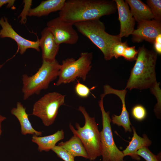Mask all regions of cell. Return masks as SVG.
Instances as JSON below:
<instances>
[{
  "label": "cell",
  "mask_w": 161,
  "mask_h": 161,
  "mask_svg": "<svg viewBox=\"0 0 161 161\" xmlns=\"http://www.w3.org/2000/svg\"><path fill=\"white\" fill-rule=\"evenodd\" d=\"M137 154L143 158L146 161H161V152L157 155L153 154L147 147H144L139 149Z\"/></svg>",
  "instance_id": "obj_21"
},
{
  "label": "cell",
  "mask_w": 161,
  "mask_h": 161,
  "mask_svg": "<svg viewBox=\"0 0 161 161\" xmlns=\"http://www.w3.org/2000/svg\"><path fill=\"white\" fill-rule=\"evenodd\" d=\"M104 95L109 94H114L117 96L121 101L122 109L121 113L119 116L114 114L112 116L111 122L113 124H116L118 126H122L125 132L131 133L132 130L131 127L128 112L126 109L125 98L127 93L126 89L119 90L114 89L108 85L104 86Z\"/></svg>",
  "instance_id": "obj_12"
},
{
  "label": "cell",
  "mask_w": 161,
  "mask_h": 161,
  "mask_svg": "<svg viewBox=\"0 0 161 161\" xmlns=\"http://www.w3.org/2000/svg\"><path fill=\"white\" fill-rule=\"evenodd\" d=\"M10 112L18 120L21 126V133L22 134H31L37 136L42 135V132L36 130L32 127L29 120L28 114L26 113V108L21 102H18L16 107L13 108Z\"/></svg>",
  "instance_id": "obj_15"
},
{
  "label": "cell",
  "mask_w": 161,
  "mask_h": 161,
  "mask_svg": "<svg viewBox=\"0 0 161 161\" xmlns=\"http://www.w3.org/2000/svg\"><path fill=\"white\" fill-rule=\"evenodd\" d=\"M74 25L80 33L99 48L105 60L107 61L112 58L111 55L112 46L117 42L122 41L119 35H113L107 32L104 24L100 19L77 22Z\"/></svg>",
  "instance_id": "obj_3"
},
{
  "label": "cell",
  "mask_w": 161,
  "mask_h": 161,
  "mask_svg": "<svg viewBox=\"0 0 161 161\" xmlns=\"http://www.w3.org/2000/svg\"><path fill=\"white\" fill-rule=\"evenodd\" d=\"M104 97L101 94L98 102L102 116L103 128L100 134L102 161H124L125 156L123 151L116 146L113 139L110 112H106L104 107L103 100Z\"/></svg>",
  "instance_id": "obj_7"
},
{
  "label": "cell",
  "mask_w": 161,
  "mask_h": 161,
  "mask_svg": "<svg viewBox=\"0 0 161 161\" xmlns=\"http://www.w3.org/2000/svg\"><path fill=\"white\" fill-rule=\"evenodd\" d=\"M93 58L92 52H82L77 60L73 58H67L62 61L61 64L58 79L55 85L73 82L80 78L84 81L92 68Z\"/></svg>",
  "instance_id": "obj_6"
},
{
  "label": "cell",
  "mask_w": 161,
  "mask_h": 161,
  "mask_svg": "<svg viewBox=\"0 0 161 161\" xmlns=\"http://www.w3.org/2000/svg\"><path fill=\"white\" fill-rule=\"evenodd\" d=\"M78 110L83 114L85 119L84 126L81 127L78 123L75 124L76 130L71 124L70 129L73 134L81 140L90 161L95 160L101 156V145L100 134L94 117H91L84 107L79 106Z\"/></svg>",
  "instance_id": "obj_5"
},
{
  "label": "cell",
  "mask_w": 161,
  "mask_h": 161,
  "mask_svg": "<svg viewBox=\"0 0 161 161\" xmlns=\"http://www.w3.org/2000/svg\"><path fill=\"white\" fill-rule=\"evenodd\" d=\"M41 35L39 39V46L41 49L43 60L54 61L59 49V45L56 43L53 34L47 27L42 30Z\"/></svg>",
  "instance_id": "obj_14"
},
{
  "label": "cell",
  "mask_w": 161,
  "mask_h": 161,
  "mask_svg": "<svg viewBox=\"0 0 161 161\" xmlns=\"http://www.w3.org/2000/svg\"><path fill=\"white\" fill-rule=\"evenodd\" d=\"M1 127H0V136L1 135V133H2V130L1 129Z\"/></svg>",
  "instance_id": "obj_32"
},
{
  "label": "cell",
  "mask_w": 161,
  "mask_h": 161,
  "mask_svg": "<svg viewBox=\"0 0 161 161\" xmlns=\"http://www.w3.org/2000/svg\"><path fill=\"white\" fill-rule=\"evenodd\" d=\"M75 86V90L76 95L80 97L85 98L89 96L91 93V90L94 89L95 87L89 88L86 85L80 83L77 80Z\"/></svg>",
  "instance_id": "obj_24"
},
{
  "label": "cell",
  "mask_w": 161,
  "mask_h": 161,
  "mask_svg": "<svg viewBox=\"0 0 161 161\" xmlns=\"http://www.w3.org/2000/svg\"><path fill=\"white\" fill-rule=\"evenodd\" d=\"M24 3V8L21 13L19 16V17H21L20 23L21 24H24L27 21V16H28V14L29 11L31 8L32 1V0H24L23 1Z\"/></svg>",
  "instance_id": "obj_27"
},
{
  "label": "cell",
  "mask_w": 161,
  "mask_h": 161,
  "mask_svg": "<svg viewBox=\"0 0 161 161\" xmlns=\"http://www.w3.org/2000/svg\"><path fill=\"white\" fill-rule=\"evenodd\" d=\"M128 46L126 41L124 42L120 41L114 44L111 49V55L112 58L114 57L116 58H117L123 56L125 49Z\"/></svg>",
  "instance_id": "obj_23"
},
{
  "label": "cell",
  "mask_w": 161,
  "mask_h": 161,
  "mask_svg": "<svg viewBox=\"0 0 161 161\" xmlns=\"http://www.w3.org/2000/svg\"><path fill=\"white\" fill-rule=\"evenodd\" d=\"M66 0H47L42 1L36 7L31 8L28 16L40 17L47 16L50 13L60 11Z\"/></svg>",
  "instance_id": "obj_17"
},
{
  "label": "cell",
  "mask_w": 161,
  "mask_h": 161,
  "mask_svg": "<svg viewBox=\"0 0 161 161\" xmlns=\"http://www.w3.org/2000/svg\"><path fill=\"white\" fill-rule=\"evenodd\" d=\"M138 54V51L135 49V47L128 46L125 49L123 56L127 60L132 61L136 60Z\"/></svg>",
  "instance_id": "obj_28"
},
{
  "label": "cell",
  "mask_w": 161,
  "mask_h": 161,
  "mask_svg": "<svg viewBox=\"0 0 161 161\" xmlns=\"http://www.w3.org/2000/svg\"><path fill=\"white\" fill-rule=\"evenodd\" d=\"M137 51L136 61L125 89L141 90L155 88L158 84L155 70L157 54L144 46L140 47Z\"/></svg>",
  "instance_id": "obj_2"
},
{
  "label": "cell",
  "mask_w": 161,
  "mask_h": 161,
  "mask_svg": "<svg viewBox=\"0 0 161 161\" xmlns=\"http://www.w3.org/2000/svg\"><path fill=\"white\" fill-rule=\"evenodd\" d=\"M117 10L114 0H67L59 11L58 17L74 25L77 22L100 19L114 13Z\"/></svg>",
  "instance_id": "obj_1"
},
{
  "label": "cell",
  "mask_w": 161,
  "mask_h": 161,
  "mask_svg": "<svg viewBox=\"0 0 161 161\" xmlns=\"http://www.w3.org/2000/svg\"><path fill=\"white\" fill-rule=\"evenodd\" d=\"M51 150L64 161H75V157L58 145H56Z\"/></svg>",
  "instance_id": "obj_25"
},
{
  "label": "cell",
  "mask_w": 161,
  "mask_h": 161,
  "mask_svg": "<svg viewBox=\"0 0 161 161\" xmlns=\"http://www.w3.org/2000/svg\"><path fill=\"white\" fill-rule=\"evenodd\" d=\"M4 64H0V69L2 67Z\"/></svg>",
  "instance_id": "obj_33"
},
{
  "label": "cell",
  "mask_w": 161,
  "mask_h": 161,
  "mask_svg": "<svg viewBox=\"0 0 161 161\" xmlns=\"http://www.w3.org/2000/svg\"><path fill=\"white\" fill-rule=\"evenodd\" d=\"M58 145L61 147L74 157L80 156L86 159L89 157L86 149L80 138L77 135L73 136L68 140L61 142Z\"/></svg>",
  "instance_id": "obj_20"
},
{
  "label": "cell",
  "mask_w": 161,
  "mask_h": 161,
  "mask_svg": "<svg viewBox=\"0 0 161 161\" xmlns=\"http://www.w3.org/2000/svg\"><path fill=\"white\" fill-rule=\"evenodd\" d=\"M73 25L63 20L59 17L52 19L47 23V27L53 34L56 43L74 44L79 39L77 32Z\"/></svg>",
  "instance_id": "obj_9"
},
{
  "label": "cell",
  "mask_w": 161,
  "mask_h": 161,
  "mask_svg": "<svg viewBox=\"0 0 161 161\" xmlns=\"http://www.w3.org/2000/svg\"><path fill=\"white\" fill-rule=\"evenodd\" d=\"M161 34L160 21L154 19L138 22L137 28L131 35L133 42L139 43L144 40L154 43L156 37Z\"/></svg>",
  "instance_id": "obj_11"
},
{
  "label": "cell",
  "mask_w": 161,
  "mask_h": 161,
  "mask_svg": "<svg viewBox=\"0 0 161 161\" xmlns=\"http://www.w3.org/2000/svg\"><path fill=\"white\" fill-rule=\"evenodd\" d=\"M65 95L58 92L48 93L35 102L32 115L38 117L47 127L55 122L60 107L65 104Z\"/></svg>",
  "instance_id": "obj_8"
},
{
  "label": "cell",
  "mask_w": 161,
  "mask_h": 161,
  "mask_svg": "<svg viewBox=\"0 0 161 161\" xmlns=\"http://www.w3.org/2000/svg\"><path fill=\"white\" fill-rule=\"evenodd\" d=\"M133 117L136 120L141 121L144 120L146 115V111L145 108L140 105L134 106L131 111Z\"/></svg>",
  "instance_id": "obj_26"
},
{
  "label": "cell",
  "mask_w": 161,
  "mask_h": 161,
  "mask_svg": "<svg viewBox=\"0 0 161 161\" xmlns=\"http://www.w3.org/2000/svg\"><path fill=\"white\" fill-rule=\"evenodd\" d=\"M130 7L131 12L137 22L154 19V15L149 7L140 0H126Z\"/></svg>",
  "instance_id": "obj_18"
},
{
  "label": "cell",
  "mask_w": 161,
  "mask_h": 161,
  "mask_svg": "<svg viewBox=\"0 0 161 161\" xmlns=\"http://www.w3.org/2000/svg\"><path fill=\"white\" fill-rule=\"evenodd\" d=\"M60 66L56 59L52 61L43 60L41 66L34 75H23L22 91L24 100L35 94L38 95L42 90L47 89L50 83L58 77Z\"/></svg>",
  "instance_id": "obj_4"
},
{
  "label": "cell",
  "mask_w": 161,
  "mask_h": 161,
  "mask_svg": "<svg viewBox=\"0 0 161 161\" xmlns=\"http://www.w3.org/2000/svg\"><path fill=\"white\" fill-rule=\"evenodd\" d=\"M154 44L156 52L157 54H160L161 53V40L159 39H155Z\"/></svg>",
  "instance_id": "obj_30"
},
{
  "label": "cell",
  "mask_w": 161,
  "mask_h": 161,
  "mask_svg": "<svg viewBox=\"0 0 161 161\" xmlns=\"http://www.w3.org/2000/svg\"><path fill=\"white\" fill-rule=\"evenodd\" d=\"M131 128L133 131V136L128 145L122 151L125 156H129L132 159L139 161L140 158L137 154V151L144 147L150 146L152 142L146 134H144L141 137L137 134L134 127L132 126Z\"/></svg>",
  "instance_id": "obj_16"
},
{
  "label": "cell",
  "mask_w": 161,
  "mask_h": 161,
  "mask_svg": "<svg viewBox=\"0 0 161 161\" xmlns=\"http://www.w3.org/2000/svg\"><path fill=\"white\" fill-rule=\"evenodd\" d=\"M64 138V133L63 129L58 130L54 134L45 136L33 135L32 141L38 145L39 151H48L56 145L59 141Z\"/></svg>",
  "instance_id": "obj_19"
},
{
  "label": "cell",
  "mask_w": 161,
  "mask_h": 161,
  "mask_svg": "<svg viewBox=\"0 0 161 161\" xmlns=\"http://www.w3.org/2000/svg\"><path fill=\"white\" fill-rule=\"evenodd\" d=\"M6 119V118L0 114V127H1L2 123Z\"/></svg>",
  "instance_id": "obj_31"
},
{
  "label": "cell",
  "mask_w": 161,
  "mask_h": 161,
  "mask_svg": "<svg viewBox=\"0 0 161 161\" xmlns=\"http://www.w3.org/2000/svg\"><path fill=\"white\" fill-rule=\"evenodd\" d=\"M146 2L154 15V19L161 21V1L148 0L146 1Z\"/></svg>",
  "instance_id": "obj_22"
},
{
  "label": "cell",
  "mask_w": 161,
  "mask_h": 161,
  "mask_svg": "<svg viewBox=\"0 0 161 161\" xmlns=\"http://www.w3.org/2000/svg\"><path fill=\"white\" fill-rule=\"evenodd\" d=\"M15 1V0H0V8L6 4H7V8H13V7H14Z\"/></svg>",
  "instance_id": "obj_29"
},
{
  "label": "cell",
  "mask_w": 161,
  "mask_h": 161,
  "mask_svg": "<svg viewBox=\"0 0 161 161\" xmlns=\"http://www.w3.org/2000/svg\"><path fill=\"white\" fill-rule=\"evenodd\" d=\"M0 25L1 27L0 30V37L8 38L13 40L17 44L21 54H23L30 48L34 49L38 52L40 51L39 39L32 41L21 36L14 30L6 17L0 18Z\"/></svg>",
  "instance_id": "obj_10"
},
{
  "label": "cell",
  "mask_w": 161,
  "mask_h": 161,
  "mask_svg": "<svg viewBox=\"0 0 161 161\" xmlns=\"http://www.w3.org/2000/svg\"><path fill=\"white\" fill-rule=\"evenodd\" d=\"M117 9L120 24L119 36L121 38L131 35L134 30L135 20L128 4L123 0H114Z\"/></svg>",
  "instance_id": "obj_13"
}]
</instances>
